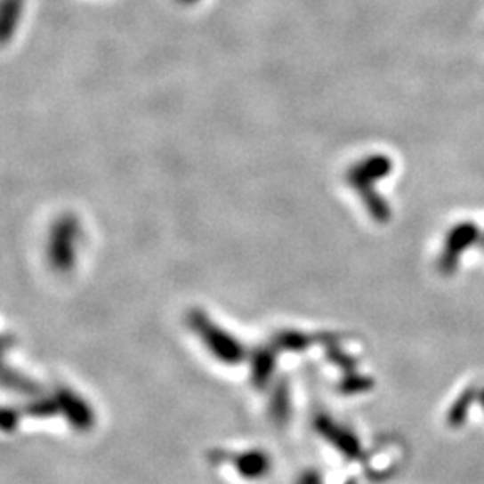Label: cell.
Masks as SVG:
<instances>
[{
  "mask_svg": "<svg viewBox=\"0 0 484 484\" xmlns=\"http://www.w3.org/2000/svg\"><path fill=\"white\" fill-rule=\"evenodd\" d=\"M477 238H479V228L472 222H461L448 231V237L443 246V254L440 259V266L443 273H454L457 270L461 257Z\"/></svg>",
  "mask_w": 484,
  "mask_h": 484,
  "instance_id": "1",
  "label": "cell"
},
{
  "mask_svg": "<svg viewBox=\"0 0 484 484\" xmlns=\"http://www.w3.org/2000/svg\"><path fill=\"white\" fill-rule=\"evenodd\" d=\"M482 393H480V397H479V400H480V404H482V409H484V390H480Z\"/></svg>",
  "mask_w": 484,
  "mask_h": 484,
  "instance_id": "2",
  "label": "cell"
}]
</instances>
